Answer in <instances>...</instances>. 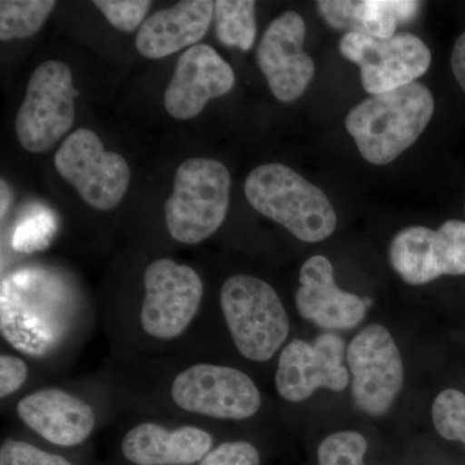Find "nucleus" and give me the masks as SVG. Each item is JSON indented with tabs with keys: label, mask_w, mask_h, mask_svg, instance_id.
<instances>
[{
	"label": "nucleus",
	"mask_w": 465,
	"mask_h": 465,
	"mask_svg": "<svg viewBox=\"0 0 465 465\" xmlns=\"http://www.w3.org/2000/svg\"><path fill=\"white\" fill-rule=\"evenodd\" d=\"M434 112L432 92L424 84L403 85L371 94L345 119L347 131L369 163L384 166L420 137Z\"/></svg>",
	"instance_id": "f257e3e1"
},
{
	"label": "nucleus",
	"mask_w": 465,
	"mask_h": 465,
	"mask_svg": "<svg viewBox=\"0 0 465 465\" xmlns=\"http://www.w3.org/2000/svg\"><path fill=\"white\" fill-rule=\"evenodd\" d=\"M244 194L262 215L307 243L327 240L338 224L326 194L284 164H262L251 171Z\"/></svg>",
	"instance_id": "f03ea898"
},
{
	"label": "nucleus",
	"mask_w": 465,
	"mask_h": 465,
	"mask_svg": "<svg viewBox=\"0 0 465 465\" xmlns=\"http://www.w3.org/2000/svg\"><path fill=\"white\" fill-rule=\"evenodd\" d=\"M231 183L228 168L216 159L183 162L164 206L171 237L180 243L197 244L216 232L228 213Z\"/></svg>",
	"instance_id": "7ed1b4c3"
},
{
	"label": "nucleus",
	"mask_w": 465,
	"mask_h": 465,
	"mask_svg": "<svg viewBox=\"0 0 465 465\" xmlns=\"http://www.w3.org/2000/svg\"><path fill=\"white\" fill-rule=\"evenodd\" d=\"M220 304L242 356L264 362L286 341L289 314L273 287L264 281L252 275H232L222 286Z\"/></svg>",
	"instance_id": "20e7f679"
},
{
	"label": "nucleus",
	"mask_w": 465,
	"mask_h": 465,
	"mask_svg": "<svg viewBox=\"0 0 465 465\" xmlns=\"http://www.w3.org/2000/svg\"><path fill=\"white\" fill-rule=\"evenodd\" d=\"M78 94L66 64L48 60L36 67L15 121L20 145L36 154L54 148L74 124Z\"/></svg>",
	"instance_id": "39448f33"
},
{
	"label": "nucleus",
	"mask_w": 465,
	"mask_h": 465,
	"mask_svg": "<svg viewBox=\"0 0 465 465\" xmlns=\"http://www.w3.org/2000/svg\"><path fill=\"white\" fill-rule=\"evenodd\" d=\"M54 163L58 174L96 210L118 206L130 186L127 161L118 153L106 152L99 136L88 128H78L64 140Z\"/></svg>",
	"instance_id": "423d86ee"
},
{
	"label": "nucleus",
	"mask_w": 465,
	"mask_h": 465,
	"mask_svg": "<svg viewBox=\"0 0 465 465\" xmlns=\"http://www.w3.org/2000/svg\"><path fill=\"white\" fill-rule=\"evenodd\" d=\"M351 396L361 411L381 418L403 387V363L393 336L381 324H369L349 342Z\"/></svg>",
	"instance_id": "0eeeda50"
},
{
	"label": "nucleus",
	"mask_w": 465,
	"mask_h": 465,
	"mask_svg": "<svg viewBox=\"0 0 465 465\" xmlns=\"http://www.w3.org/2000/svg\"><path fill=\"white\" fill-rule=\"evenodd\" d=\"M342 56L357 64L367 94H381L414 84L430 69L432 54L419 36L400 33L387 39L347 33Z\"/></svg>",
	"instance_id": "6e6552de"
},
{
	"label": "nucleus",
	"mask_w": 465,
	"mask_h": 465,
	"mask_svg": "<svg viewBox=\"0 0 465 465\" xmlns=\"http://www.w3.org/2000/svg\"><path fill=\"white\" fill-rule=\"evenodd\" d=\"M143 329L153 338L182 335L194 320L203 298V283L191 266L171 259H158L143 273Z\"/></svg>",
	"instance_id": "1a4fd4ad"
},
{
	"label": "nucleus",
	"mask_w": 465,
	"mask_h": 465,
	"mask_svg": "<svg viewBox=\"0 0 465 465\" xmlns=\"http://www.w3.org/2000/svg\"><path fill=\"white\" fill-rule=\"evenodd\" d=\"M173 402L192 414L243 420L259 411L262 394L250 376L232 367L200 363L176 376Z\"/></svg>",
	"instance_id": "9d476101"
},
{
	"label": "nucleus",
	"mask_w": 465,
	"mask_h": 465,
	"mask_svg": "<svg viewBox=\"0 0 465 465\" xmlns=\"http://www.w3.org/2000/svg\"><path fill=\"white\" fill-rule=\"evenodd\" d=\"M391 268L412 286L442 275L465 274V223L449 220L437 231L409 226L394 235L388 251Z\"/></svg>",
	"instance_id": "9b49d317"
},
{
	"label": "nucleus",
	"mask_w": 465,
	"mask_h": 465,
	"mask_svg": "<svg viewBox=\"0 0 465 465\" xmlns=\"http://www.w3.org/2000/svg\"><path fill=\"white\" fill-rule=\"evenodd\" d=\"M347 342L336 332L326 331L313 341L293 339L281 351L275 385L289 402H302L314 391H342L349 384Z\"/></svg>",
	"instance_id": "f8f14e48"
},
{
	"label": "nucleus",
	"mask_w": 465,
	"mask_h": 465,
	"mask_svg": "<svg viewBox=\"0 0 465 465\" xmlns=\"http://www.w3.org/2000/svg\"><path fill=\"white\" fill-rule=\"evenodd\" d=\"M307 26L296 12L275 18L265 30L256 60L275 99L293 103L307 91L316 65L302 50Z\"/></svg>",
	"instance_id": "ddd939ff"
},
{
	"label": "nucleus",
	"mask_w": 465,
	"mask_h": 465,
	"mask_svg": "<svg viewBox=\"0 0 465 465\" xmlns=\"http://www.w3.org/2000/svg\"><path fill=\"white\" fill-rule=\"evenodd\" d=\"M232 66L213 47L197 45L183 52L164 91V108L179 121L195 118L208 101L234 87Z\"/></svg>",
	"instance_id": "4468645a"
},
{
	"label": "nucleus",
	"mask_w": 465,
	"mask_h": 465,
	"mask_svg": "<svg viewBox=\"0 0 465 465\" xmlns=\"http://www.w3.org/2000/svg\"><path fill=\"white\" fill-rule=\"evenodd\" d=\"M295 304L300 317L326 331H347L365 320V300L342 291L335 283L331 262L322 255L312 256L300 271Z\"/></svg>",
	"instance_id": "2eb2a0df"
},
{
	"label": "nucleus",
	"mask_w": 465,
	"mask_h": 465,
	"mask_svg": "<svg viewBox=\"0 0 465 465\" xmlns=\"http://www.w3.org/2000/svg\"><path fill=\"white\" fill-rule=\"evenodd\" d=\"M17 415L43 439L54 445H81L96 423L92 407L65 391H34L17 403Z\"/></svg>",
	"instance_id": "dca6fc26"
},
{
	"label": "nucleus",
	"mask_w": 465,
	"mask_h": 465,
	"mask_svg": "<svg viewBox=\"0 0 465 465\" xmlns=\"http://www.w3.org/2000/svg\"><path fill=\"white\" fill-rule=\"evenodd\" d=\"M215 2L183 0L155 12L137 34L136 48L143 57L159 60L202 41L213 21Z\"/></svg>",
	"instance_id": "f3484780"
},
{
	"label": "nucleus",
	"mask_w": 465,
	"mask_h": 465,
	"mask_svg": "<svg viewBox=\"0 0 465 465\" xmlns=\"http://www.w3.org/2000/svg\"><path fill=\"white\" fill-rule=\"evenodd\" d=\"M213 442L210 433L191 425L167 430L143 423L125 434L122 452L136 465H191L206 457Z\"/></svg>",
	"instance_id": "a211bd4d"
},
{
	"label": "nucleus",
	"mask_w": 465,
	"mask_h": 465,
	"mask_svg": "<svg viewBox=\"0 0 465 465\" xmlns=\"http://www.w3.org/2000/svg\"><path fill=\"white\" fill-rule=\"evenodd\" d=\"M317 8L333 29L387 39L396 35L399 24L414 20L420 3L409 0H321Z\"/></svg>",
	"instance_id": "6ab92c4d"
},
{
	"label": "nucleus",
	"mask_w": 465,
	"mask_h": 465,
	"mask_svg": "<svg viewBox=\"0 0 465 465\" xmlns=\"http://www.w3.org/2000/svg\"><path fill=\"white\" fill-rule=\"evenodd\" d=\"M256 3L252 0H217L216 36L226 47L249 51L256 38Z\"/></svg>",
	"instance_id": "aec40b11"
},
{
	"label": "nucleus",
	"mask_w": 465,
	"mask_h": 465,
	"mask_svg": "<svg viewBox=\"0 0 465 465\" xmlns=\"http://www.w3.org/2000/svg\"><path fill=\"white\" fill-rule=\"evenodd\" d=\"M54 7V0H2L0 41L30 38L42 29Z\"/></svg>",
	"instance_id": "412c9836"
},
{
	"label": "nucleus",
	"mask_w": 465,
	"mask_h": 465,
	"mask_svg": "<svg viewBox=\"0 0 465 465\" xmlns=\"http://www.w3.org/2000/svg\"><path fill=\"white\" fill-rule=\"evenodd\" d=\"M367 448L369 443L365 437L354 430L332 433L318 446V464L366 465Z\"/></svg>",
	"instance_id": "4be33fe9"
},
{
	"label": "nucleus",
	"mask_w": 465,
	"mask_h": 465,
	"mask_svg": "<svg viewBox=\"0 0 465 465\" xmlns=\"http://www.w3.org/2000/svg\"><path fill=\"white\" fill-rule=\"evenodd\" d=\"M434 428L440 437L465 445V394L458 390L440 391L432 406Z\"/></svg>",
	"instance_id": "5701e85b"
},
{
	"label": "nucleus",
	"mask_w": 465,
	"mask_h": 465,
	"mask_svg": "<svg viewBox=\"0 0 465 465\" xmlns=\"http://www.w3.org/2000/svg\"><path fill=\"white\" fill-rule=\"evenodd\" d=\"M56 232V217L51 211L36 207L17 226L14 235V247L23 252H33L48 246Z\"/></svg>",
	"instance_id": "b1692460"
},
{
	"label": "nucleus",
	"mask_w": 465,
	"mask_h": 465,
	"mask_svg": "<svg viewBox=\"0 0 465 465\" xmlns=\"http://www.w3.org/2000/svg\"><path fill=\"white\" fill-rule=\"evenodd\" d=\"M94 5L103 12L115 29L131 33L143 23L152 2L149 0H94Z\"/></svg>",
	"instance_id": "393cba45"
},
{
	"label": "nucleus",
	"mask_w": 465,
	"mask_h": 465,
	"mask_svg": "<svg viewBox=\"0 0 465 465\" xmlns=\"http://www.w3.org/2000/svg\"><path fill=\"white\" fill-rule=\"evenodd\" d=\"M0 465H73L60 455L50 454L23 442L7 440L0 448Z\"/></svg>",
	"instance_id": "a878e982"
},
{
	"label": "nucleus",
	"mask_w": 465,
	"mask_h": 465,
	"mask_svg": "<svg viewBox=\"0 0 465 465\" xmlns=\"http://www.w3.org/2000/svg\"><path fill=\"white\" fill-rule=\"evenodd\" d=\"M200 465H260V454L258 449L246 440L224 442L208 452Z\"/></svg>",
	"instance_id": "bb28decb"
},
{
	"label": "nucleus",
	"mask_w": 465,
	"mask_h": 465,
	"mask_svg": "<svg viewBox=\"0 0 465 465\" xmlns=\"http://www.w3.org/2000/svg\"><path fill=\"white\" fill-rule=\"evenodd\" d=\"M27 366L21 358L0 357V397L11 396L26 381Z\"/></svg>",
	"instance_id": "cd10ccee"
},
{
	"label": "nucleus",
	"mask_w": 465,
	"mask_h": 465,
	"mask_svg": "<svg viewBox=\"0 0 465 465\" xmlns=\"http://www.w3.org/2000/svg\"><path fill=\"white\" fill-rule=\"evenodd\" d=\"M451 67L461 90L465 92V33L459 36L451 54Z\"/></svg>",
	"instance_id": "c85d7f7f"
},
{
	"label": "nucleus",
	"mask_w": 465,
	"mask_h": 465,
	"mask_svg": "<svg viewBox=\"0 0 465 465\" xmlns=\"http://www.w3.org/2000/svg\"><path fill=\"white\" fill-rule=\"evenodd\" d=\"M12 193L8 183L2 180V219L7 213L9 204H11Z\"/></svg>",
	"instance_id": "c756f323"
}]
</instances>
